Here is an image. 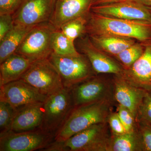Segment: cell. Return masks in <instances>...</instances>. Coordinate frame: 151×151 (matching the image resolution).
Segmentation results:
<instances>
[{
    "label": "cell",
    "instance_id": "cell-1",
    "mask_svg": "<svg viewBox=\"0 0 151 151\" xmlns=\"http://www.w3.org/2000/svg\"><path fill=\"white\" fill-rule=\"evenodd\" d=\"M85 33L89 35L130 38L146 44L151 42V22L118 18L90 12Z\"/></svg>",
    "mask_w": 151,
    "mask_h": 151
},
{
    "label": "cell",
    "instance_id": "cell-2",
    "mask_svg": "<svg viewBox=\"0 0 151 151\" xmlns=\"http://www.w3.org/2000/svg\"><path fill=\"white\" fill-rule=\"evenodd\" d=\"M116 103L102 100L75 107L54 141L63 142L94 124L107 122Z\"/></svg>",
    "mask_w": 151,
    "mask_h": 151
},
{
    "label": "cell",
    "instance_id": "cell-3",
    "mask_svg": "<svg viewBox=\"0 0 151 151\" xmlns=\"http://www.w3.org/2000/svg\"><path fill=\"white\" fill-rule=\"evenodd\" d=\"M110 131L108 122L94 124L66 140L53 141L43 151H108Z\"/></svg>",
    "mask_w": 151,
    "mask_h": 151
},
{
    "label": "cell",
    "instance_id": "cell-4",
    "mask_svg": "<svg viewBox=\"0 0 151 151\" xmlns=\"http://www.w3.org/2000/svg\"><path fill=\"white\" fill-rule=\"evenodd\" d=\"M74 108L70 89L64 88L49 95L44 103L40 129L55 137Z\"/></svg>",
    "mask_w": 151,
    "mask_h": 151
},
{
    "label": "cell",
    "instance_id": "cell-5",
    "mask_svg": "<svg viewBox=\"0 0 151 151\" xmlns=\"http://www.w3.org/2000/svg\"><path fill=\"white\" fill-rule=\"evenodd\" d=\"M48 59L58 70L64 88L71 89L97 74L89 60L81 53L61 56L52 52Z\"/></svg>",
    "mask_w": 151,
    "mask_h": 151
},
{
    "label": "cell",
    "instance_id": "cell-6",
    "mask_svg": "<svg viewBox=\"0 0 151 151\" xmlns=\"http://www.w3.org/2000/svg\"><path fill=\"white\" fill-rule=\"evenodd\" d=\"M21 78L47 96L64 88L60 74L48 58L33 61Z\"/></svg>",
    "mask_w": 151,
    "mask_h": 151
},
{
    "label": "cell",
    "instance_id": "cell-7",
    "mask_svg": "<svg viewBox=\"0 0 151 151\" xmlns=\"http://www.w3.org/2000/svg\"><path fill=\"white\" fill-rule=\"evenodd\" d=\"M56 29L50 22L37 25L28 33L15 53L32 62L48 58L53 52L51 37Z\"/></svg>",
    "mask_w": 151,
    "mask_h": 151
},
{
    "label": "cell",
    "instance_id": "cell-8",
    "mask_svg": "<svg viewBox=\"0 0 151 151\" xmlns=\"http://www.w3.org/2000/svg\"><path fill=\"white\" fill-rule=\"evenodd\" d=\"M55 137L40 129L23 132L0 133V151H42Z\"/></svg>",
    "mask_w": 151,
    "mask_h": 151
},
{
    "label": "cell",
    "instance_id": "cell-9",
    "mask_svg": "<svg viewBox=\"0 0 151 151\" xmlns=\"http://www.w3.org/2000/svg\"><path fill=\"white\" fill-rule=\"evenodd\" d=\"M70 89L75 107L102 100L116 103L113 78L110 80L96 75Z\"/></svg>",
    "mask_w": 151,
    "mask_h": 151
},
{
    "label": "cell",
    "instance_id": "cell-10",
    "mask_svg": "<svg viewBox=\"0 0 151 151\" xmlns=\"http://www.w3.org/2000/svg\"><path fill=\"white\" fill-rule=\"evenodd\" d=\"M56 0H22L12 15L14 25L35 26L50 21Z\"/></svg>",
    "mask_w": 151,
    "mask_h": 151
},
{
    "label": "cell",
    "instance_id": "cell-11",
    "mask_svg": "<svg viewBox=\"0 0 151 151\" xmlns=\"http://www.w3.org/2000/svg\"><path fill=\"white\" fill-rule=\"evenodd\" d=\"M47 97L22 78L0 86V101L8 103L14 109L44 103Z\"/></svg>",
    "mask_w": 151,
    "mask_h": 151
},
{
    "label": "cell",
    "instance_id": "cell-12",
    "mask_svg": "<svg viewBox=\"0 0 151 151\" xmlns=\"http://www.w3.org/2000/svg\"><path fill=\"white\" fill-rule=\"evenodd\" d=\"M90 12L118 18L151 22V9L134 1H126L93 6Z\"/></svg>",
    "mask_w": 151,
    "mask_h": 151
},
{
    "label": "cell",
    "instance_id": "cell-13",
    "mask_svg": "<svg viewBox=\"0 0 151 151\" xmlns=\"http://www.w3.org/2000/svg\"><path fill=\"white\" fill-rule=\"evenodd\" d=\"M119 75L136 87L151 91V42L145 44L142 56Z\"/></svg>",
    "mask_w": 151,
    "mask_h": 151
},
{
    "label": "cell",
    "instance_id": "cell-14",
    "mask_svg": "<svg viewBox=\"0 0 151 151\" xmlns=\"http://www.w3.org/2000/svg\"><path fill=\"white\" fill-rule=\"evenodd\" d=\"M94 0H56L50 23L60 29L65 23L89 15Z\"/></svg>",
    "mask_w": 151,
    "mask_h": 151
},
{
    "label": "cell",
    "instance_id": "cell-15",
    "mask_svg": "<svg viewBox=\"0 0 151 151\" xmlns=\"http://www.w3.org/2000/svg\"><path fill=\"white\" fill-rule=\"evenodd\" d=\"M113 81L116 103L129 110L137 121L138 110L148 91L132 85L119 75H113Z\"/></svg>",
    "mask_w": 151,
    "mask_h": 151
},
{
    "label": "cell",
    "instance_id": "cell-16",
    "mask_svg": "<svg viewBox=\"0 0 151 151\" xmlns=\"http://www.w3.org/2000/svg\"><path fill=\"white\" fill-rule=\"evenodd\" d=\"M79 46L83 54L89 60L97 74L105 73L115 75L122 73L123 70L122 65L94 46L89 37L81 40Z\"/></svg>",
    "mask_w": 151,
    "mask_h": 151
},
{
    "label": "cell",
    "instance_id": "cell-17",
    "mask_svg": "<svg viewBox=\"0 0 151 151\" xmlns=\"http://www.w3.org/2000/svg\"><path fill=\"white\" fill-rule=\"evenodd\" d=\"M43 103H36L16 108L11 131L23 132L40 129L43 114Z\"/></svg>",
    "mask_w": 151,
    "mask_h": 151
},
{
    "label": "cell",
    "instance_id": "cell-18",
    "mask_svg": "<svg viewBox=\"0 0 151 151\" xmlns=\"http://www.w3.org/2000/svg\"><path fill=\"white\" fill-rule=\"evenodd\" d=\"M32 62L24 57L14 53L0 65V86L21 78Z\"/></svg>",
    "mask_w": 151,
    "mask_h": 151
},
{
    "label": "cell",
    "instance_id": "cell-19",
    "mask_svg": "<svg viewBox=\"0 0 151 151\" xmlns=\"http://www.w3.org/2000/svg\"><path fill=\"white\" fill-rule=\"evenodd\" d=\"M89 40L98 49L114 57L136 42V40L111 35H89Z\"/></svg>",
    "mask_w": 151,
    "mask_h": 151
},
{
    "label": "cell",
    "instance_id": "cell-20",
    "mask_svg": "<svg viewBox=\"0 0 151 151\" xmlns=\"http://www.w3.org/2000/svg\"><path fill=\"white\" fill-rule=\"evenodd\" d=\"M34 27L14 25L12 30L0 41V63L15 52L28 33Z\"/></svg>",
    "mask_w": 151,
    "mask_h": 151
},
{
    "label": "cell",
    "instance_id": "cell-21",
    "mask_svg": "<svg viewBox=\"0 0 151 151\" xmlns=\"http://www.w3.org/2000/svg\"><path fill=\"white\" fill-rule=\"evenodd\" d=\"M108 151H143L142 141L138 129L122 135L111 134Z\"/></svg>",
    "mask_w": 151,
    "mask_h": 151
},
{
    "label": "cell",
    "instance_id": "cell-22",
    "mask_svg": "<svg viewBox=\"0 0 151 151\" xmlns=\"http://www.w3.org/2000/svg\"><path fill=\"white\" fill-rule=\"evenodd\" d=\"M51 45L53 53L57 55H78L81 54L76 50L74 42L70 40L60 29H56L52 33Z\"/></svg>",
    "mask_w": 151,
    "mask_h": 151
},
{
    "label": "cell",
    "instance_id": "cell-23",
    "mask_svg": "<svg viewBox=\"0 0 151 151\" xmlns=\"http://www.w3.org/2000/svg\"><path fill=\"white\" fill-rule=\"evenodd\" d=\"M145 49V44L139 42H136L115 57L123 68H127L132 66L142 56Z\"/></svg>",
    "mask_w": 151,
    "mask_h": 151
},
{
    "label": "cell",
    "instance_id": "cell-24",
    "mask_svg": "<svg viewBox=\"0 0 151 151\" xmlns=\"http://www.w3.org/2000/svg\"><path fill=\"white\" fill-rule=\"evenodd\" d=\"M88 16L69 21L63 25L60 30L70 40L74 42L76 39L85 33Z\"/></svg>",
    "mask_w": 151,
    "mask_h": 151
},
{
    "label": "cell",
    "instance_id": "cell-25",
    "mask_svg": "<svg viewBox=\"0 0 151 151\" xmlns=\"http://www.w3.org/2000/svg\"><path fill=\"white\" fill-rule=\"evenodd\" d=\"M15 111L8 103L0 101V133L10 131Z\"/></svg>",
    "mask_w": 151,
    "mask_h": 151
},
{
    "label": "cell",
    "instance_id": "cell-26",
    "mask_svg": "<svg viewBox=\"0 0 151 151\" xmlns=\"http://www.w3.org/2000/svg\"><path fill=\"white\" fill-rule=\"evenodd\" d=\"M116 107V112L118 113L127 133H130L137 129V123L131 111L119 104H117Z\"/></svg>",
    "mask_w": 151,
    "mask_h": 151
},
{
    "label": "cell",
    "instance_id": "cell-27",
    "mask_svg": "<svg viewBox=\"0 0 151 151\" xmlns=\"http://www.w3.org/2000/svg\"><path fill=\"white\" fill-rule=\"evenodd\" d=\"M144 121L151 124V91L143 98L138 110L137 122Z\"/></svg>",
    "mask_w": 151,
    "mask_h": 151
},
{
    "label": "cell",
    "instance_id": "cell-28",
    "mask_svg": "<svg viewBox=\"0 0 151 151\" xmlns=\"http://www.w3.org/2000/svg\"><path fill=\"white\" fill-rule=\"evenodd\" d=\"M137 123L142 141L143 151H151V124L144 121H139Z\"/></svg>",
    "mask_w": 151,
    "mask_h": 151
},
{
    "label": "cell",
    "instance_id": "cell-29",
    "mask_svg": "<svg viewBox=\"0 0 151 151\" xmlns=\"http://www.w3.org/2000/svg\"><path fill=\"white\" fill-rule=\"evenodd\" d=\"M107 122L112 134L122 135L127 133L117 112L112 111L110 113Z\"/></svg>",
    "mask_w": 151,
    "mask_h": 151
},
{
    "label": "cell",
    "instance_id": "cell-30",
    "mask_svg": "<svg viewBox=\"0 0 151 151\" xmlns=\"http://www.w3.org/2000/svg\"><path fill=\"white\" fill-rule=\"evenodd\" d=\"M14 26L12 15H0V41L12 30Z\"/></svg>",
    "mask_w": 151,
    "mask_h": 151
},
{
    "label": "cell",
    "instance_id": "cell-31",
    "mask_svg": "<svg viewBox=\"0 0 151 151\" xmlns=\"http://www.w3.org/2000/svg\"><path fill=\"white\" fill-rule=\"evenodd\" d=\"M22 0H0V15H13L19 6Z\"/></svg>",
    "mask_w": 151,
    "mask_h": 151
},
{
    "label": "cell",
    "instance_id": "cell-32",
    "mask_svg": "<svg viewBox=\"0 0 151 151\" xmlns=\"http://www.w3.org/2000/svg\"><path fill=\"white\" fill-rule=\"evenodd\" d=\"M122 1L123 0H94L92 3V6L118 2Z\"/></svg>",
    "mask_w": 151,
    "mask_h": 151
},
{
    "label": "cell",
    "instance_id": "cell-33",
    "mask_svg": "<svg viewBox=\"0 0 151 151\" xmlns=\"http://www.w3.org/2000/svg\"><path fill=\"white\" fill-rule=\"evenodd\" d=\"M126 1H130L140 3L151 9V0H123L119 2Z\"/></svg>",
    "mask_w": 151,
    "mask_h": 151
}]
</instances>
